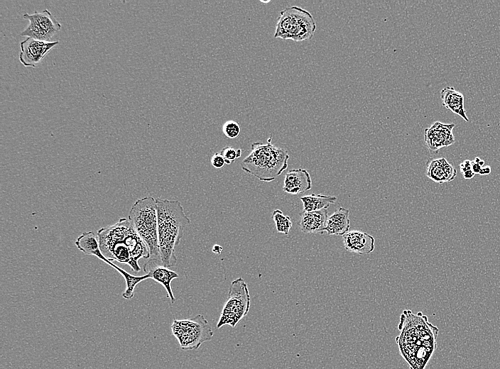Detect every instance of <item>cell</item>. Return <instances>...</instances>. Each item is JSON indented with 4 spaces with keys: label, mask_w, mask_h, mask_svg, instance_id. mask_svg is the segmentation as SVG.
Returning <instances> with one entry per match:
<instances>
[{
    "label": "cell",
    "mask_w": 500,
    "mask_h": 369,
    "mask_svg": "<svg viewBox=\"0 0 500 369\" xmlns=\"http://www.w3.org/2000/svg\"><path fill=\"white\" fill-rule=\"evenodd\" d=\"M223 133L229 138H237L241 133L240 125L234 120L227 121L222 126Z\"/></svg>",
    "instance_id": "cell-23"
},
{
    "label": "cell",
    "mask_w": 500,
    "mask_h": 369,
    "mask_svg": "<svg viewBox=\"0 0 500 369\" xmlns=\"http://www.w3.org/2000/svg\"><path fill=\"white\" fill-rule=\"evenodd\" d=\"M59 41H43L27 38L20 43L19 60L26 67H36Z\"/></svg>",
    "instance_id": "cell-10"
},
{
    "label": "cell",
    "mask_w": 500,
    "mask_h": 369,
    "mask_svg": "<svg viewBox=\"0 0 500 369\" xmlns=\"http://www.w3.org/2000/svg\"><path fill=\"white\" fill-rule=\"evenodd\" d=\"M128 219L149 250L150 258L144 267L161 263L156 199L148 196L137 199L129 210Z\"/></svg>",
    "instance_id": "cell-5"
},
{
    "label": "cell",
    "mask_w": 500,
    "mask_h": 369,
    "mask_svg": "<svg viewBox=\"0 0 500 369\" xmlns=\"http://www.w3.org/2000/svg\"><path fill=\"white\" fill-rule=\"evenodd\" d=\"M462 174L463 177L466 180L472 179L475 175L474 172L472 170H467Z\"/></svg>",
    "instance_id": "cell-29"
},
{
    "label": "cell",
    "mask_w": 500,
    "mask_h": 369,
    "mask_svg": "<svg viewBox=\"0 0 500 369\" xmlns=\"http://www.w3.org/2000/svg\"><path fill=\"white\" fill-rule=\"evenodd\" d=\"M440 96L443 106L461 116L464 121H469L464 106V96L462 93L456 91L452 87H446L441 90Z\"/></svg>",
    "instance_id": "cell-19"
},
{
    "label": "cell",
    "mask_w": 500,
    "mask_h": 369,
    "mask_svg": "<svg viewBox=\"0 0 500 369\" xmlns=\"http://www.w3.org/2000/svg\"><path fill=\"white\" fill-rule=\"evenodd\" d=\"M111 267L117 270L125 280L126 289L122 293V297L126 299H131L133 298L135 287L139 282L150 278L148 274L141 276L133 275L114 263L112 264Z\"/></svg>",
    "instance_id": "cell-21"
},
{
    "label": "cell",
    "mask_w": 500,
    "mask_h": 369,
    "mask_svg": "<svg viewBox=\"0 0 500 369\" xmlns=\"http://www.w3.org/2000/svg\"><path fill=\"white\" fill-rule=\"evenodd\" d=\"M396 337L401 355L411 369H425L436 348L438 329L428 321L420 312L417 314L404 310L401 314Z\"/></svg>",
    "instance_id": "cell-1"
},
{
    "label": "cell",
    "mask_w": 500,
    "mask_h": 369,
    "mask_svg": "<svg viewBox=\"0 0 500 369\" xmlns=\"http://www.w3.org/2000/svg\"><path fill=\"white\" fill-rule=\"evenodd\" d=\"M303 204V211L305 212L319 211L323 209H327L331 204H333L337 200V197L334 196L315 194L314 193L300 198Z\"/></svg>",
    "instance_id": "cell-20"
},
{
    "label": "cell",
    "mask_w": 500,
    "mask_h": 369,
    "mask_svg": "<svg viewBox=\"0 0 500 369\" xmlns=\"http://www.w3.org/2000/svg\"><path fill=\"white\" fill-rule=\"evenodd\" d=\"M426 175L435 182L443 183L453 180L457 171L444 158H430L427 162Z\"/></svg>",
    "instance_id": "cell-14"
},
{
    "label": "cell",
    "mask_w": 500,
    "mask_h": 369,
    "mask_svg": "<svg viewBox=\"0 0 500 369\" xmlns=\"http://www.w3.org/2000/svg\"><path fill=\"white\" fill-rule=\"evenodd\" d=\"M211 165L217 169L223 167L226 163L224 157L220 153H214L211 158Z\"/></svg>",
    "instance_id": "cell-25"
},
{
    "label": "cell",
    "mask_w": 500,
    "mask_h": 369,
    "mask_svg": "<svg viewBox=\"0 0 500 369\" xmlns=\"http://www.w3.org/2000/svg\"><path fill=\"white\" fill-rule=\"evenodd\" d=\"M315 30L316 23L312 14L299 6H292L280 11L274 38L307 40L313 37Z\"/></svg>",
    "instance_id": "cell-6"
},
{
    "label": "cell",
    "mask_w": 500,
    "mask_h": 369,
    "mask_svg": "<svg viewBox=\"0 0 500 369\" xmlns=\"http://www.w3.org/2000/svg\"><path fill=\"white\" fill-rule=\"evenodd\" d=\"M271 217L275 223L277 231L278 233L288 235L292 227V221L290 218L288 216L285 215L280 209L274 210L272 213Z\"/></svg>",
    "instance_id": "cell-22"
},
{
    "label": "cell",
    "mask_w": 500,
    "mask_h": 369,
    "mask_svg": "<svg viewBox=\"0 0 500 369\" xmlns=\"http://www.w3.org/2000/svg\"><path fill=\"white\" fill-rule=\"evenodd\" d=\"M461 172L463 173L467 170H472V160H465L460 164Z\"/></svg>",
    "instance_id": "cell-26"
},
{
    "label": "cell",
    "mask_w": 500,
    "mask_h": 369,
    "mask_svg": "<svg viewBox=\"0 0 500 369\" xmlns=\"http://www.w3.org/2000/svg\"><path fill=\"white\" fill-rule=\"evenodd\" d=\"M455 124H445L439 121L433 123L425 130V141L432 151L448 146L455 143L452 129Z\"/></svg>",
    "instance_id": "cell-11"
},
{
    "label": "cell",
    "mask_w": 500,
    "mask_h": 369,
    "mask_svg": "<svg viewBox=\"0 0 500 369\" xmlns=\"http://www.w3.org/2000/svg\"><path fill=\"white\" fill-rule=\"evenodd\" d=\"M171 331L182 350L197 349L204 342L210 341L214 332L202 314L192 319H174Z\"/></svg>",
    "instance_id": "cell-8"
},
{
    "label": "cell",
    "mask_w": 500,
    "mask_h": 369,
    "mask_svg": "<svg viewBox=\"0 0 500 369\" xmlns=\"http://www.w3.org/2000/svg\"><path fill=\"white\" fill-rule=\"evenodd\" d=\"M222 249L223 248L218 244H216L212 247V251L217 254H219L222 252Z\"/></svg>",
    "instance_id": "cell-30"
},
{
    "label": "cell",
    "mask_w": 500,
    "mask_h": 369,
    "mask_svg": "<svg viewBox=\"0 0 500 369\" xmlns=\"http://www.w3.org/2000/svg\"><path fill=\"white\" fill-rule=\"evenodd\" d=\"M224 158L226 165H231L236 159L241 155V149H234L231 146L224 147L219 152Z\"/></svg>",
    "instance_id": "cell-24"
},
{
    "label": "cell",
    "mask_w": 500,
    "mask_h": 369,
    "mask_svg": "<svg viewBox=\"0 0 500 369\" xmlns=\"http://www.w3.org/2000/svg\"><path fill=\"white\" fill-rule=\"evenodd\" d=\"M101 251L110 261L126 264L136 272L141 270L138 260L149 259V250L136 232L129 219L121 218L116 224L97 231Z\"/></svg>",
    "instance_id": "cell-2"
},
{
    "label": "cell",
    "mask_w": 500,
    "mask_h": 369,
    "mask_svg": "<svg viewBox=\"0 0 500 369\" xmlns=\"http://www.w3.org/2000/svg\"><path fill=\"white\" fill-rule=\"evenodd\" d=\"M158 217V241L162 265L172 267L177 263L175 246L179 244L190 219L178 200L156 199Z\"/></svg>",
    "instance_id": "cell-3"
},
{
    "label": "cell",
    "mask_w": 500,
    "mask_h": 369,
    "mask_svg": "<svg viewBox=\"0 0 500 369\" xmlns=\"http://www.w3.org/2000/svg\"><path fill=\"white\" fill-rule=\"evenodd\" d=\"M311 187L309 172L303 169H293L286 174L283 190L288 194H298L310 190Z\"/></svg>",
    "instance_id": "cell-13"
},
{
    "label": "cell",
    "mask_w": 500,
    "mask_h": 369,
    "mask_svg": "<svg viewBox=\"0 0 500 369\" xmlns=\"http://www.w3.org/2000/svg\"><path fill=\"white\" fill-rule=\"evenodd\" d=\"M345 249L359 255L371 253L374 250V238L363 231H352L342 236Z\"/></svg>",
    "instance_id": "cell-12"
},
{
    "label": "cell",
    "mask_w": 500,
    "mask_h": 369,
    "mask_svg": "<svg viewBox=\"0 0 500 369\" xmlns=\"http://www.w3.org/2000/svg\"><path fill=\"white\" fill-rule=\"evenodd\" d=\"M300 216V219L298 224L303 233H323L325 232L328 219L327 209L310 212L303 211Z\"/></svg>",
    "instance_id": "cell-15"
},
{
    "label": "cell",
    "mask_w": 500,
    "mask_h": 369,
    "mask_svg": "<svg viewBox=\"0 0 500 369\" xmlns=\"http://www.w3.org/2000/svg\"><path fill=\"white\" fill-rule=\"evenodd\" d=\"M23 17L29 23L20 33L21 36L49 42L61 29V24L48 9L32 14L25 13Z\"/></svg>",
    "instance_id": "cell-9"
},
{
    "label": "cell",
    "mask_w": 500,
    "mask_h": 369,
    "mask_svg": "<svg viewBox=\"0 0 500 369\" xmlns=\"http://www.w3.org/2000/svg\"><path fill=\"white\" fill-rule=\"evenodd\" d=\"M251 306L247 284L242 277L234 280L229 287L228 296L222 310L217 328L228 325L234 328L246 316Z\"/></svg>",
    "instance_id": "cell-7"
},
{
    "label": "cell",
    "mask_w": 500,
    "mask_h": 369,
    "mask_svg": "<svg viewBox=\"0 0 500 369\" xmlns=\"http://www.w3.org/2000/svg\"><path fill=\"white\" fill-rule=\"evenodd\" d=\"M491 172V167L489 165H484L482 167L479 175H487L490 174Z\"/></svg>",
    "instance_id": "cell-28"
},
{
    "label": "cell",
    "mask_w": 500,
    "mask_h": 369,
    "mask_svg": "<svg viewBox=\"0 0 500 369\" xmlns=\"http://www.w3.org/2000/svg\"><path fill=\"white\" fill-rule=\"evenodd\" d=\"M143 270L150 278L164 287L167 292V297L170 298L172 304L174 303L175 298L172 291L171 282L174 279L178 277L179 275L168 268L158 264L149 265Z\"/></svg>",
    "instance_id": "cell-16"
},
{
    "label": "cell",
    "mask_w": 500,
    "mask_h": 369,
    "mask_svg": "<svg viewBox=\"0 0 500 369\" xmlns=\"http://www.w3.org/2000/svg\"><path fill=\"white\" fill-rule=\"evenodd\" d=\"M481 160H482L479 158L477 157L475 158L474 162L479 163Z\"/></svg>",
    "instance_id": "cell-31"
},
{
    "label": "cell",
    "mask_w": 500,
    "mask_h": 369,
    "mask_svg": "<svg viewBox=\"0 0 500 369\" xmlns=\"http://www.w3.org/2000/svg\"><path fill=\"white\" fill-rule=\"evenodd\" d=\"M349 211L339 207L328 216L324 231L328 235L343 236L349 232Z\"/></svg>",
    "instance_id": "cell-18"
},
{
    "label": "cell",
    "mask_w": 500,
    "mask_h": 369,
    "mask_svg": "<svg viewBox=\"0 0 500 369\" xmlns=\"http://www.w3.org/2000/svg\"><path fill=\"white\" fill-rule=\"evenodd\" d=\"M289 155L286 150L272 143V137L263 144L255 142L241 163V169L261 182H271L288 167Z\"/></svg>",
    "instance_id": "cell-4"
},
{
    "label": "cell",
    "mask_w": 500,
    "mask_h": 369,
    "mask_svg": "<svg viewBox=\"0 0 500 369\" xmlns=\"http://www.w3.org/2000/svg\"><path fill=\"white\" fill-rule=\"evenodd\" d=\"M482 167V166H481L479 163L472 161V170L474 172V174H479Z\"/></svg>",
    "instance_id": "cell-27"
},
{
    "label": "cell",
    "mask_w": 500,
    "mask_h": 369,
    "mask_svg": "<svg viewBox=\"0 0 500 369\" xmlns=\"http://www.w3.org/2000/svg\"><path fill=\"white\" fill-rule=\"evenodd\" d=\"M77 248L87 255H93L110 265L113 262L109 260L102 254L97 234L93 231L82 233L75 241Z\"/></svg>",
    "instance_id": "cell-17"
}]
</instances>
